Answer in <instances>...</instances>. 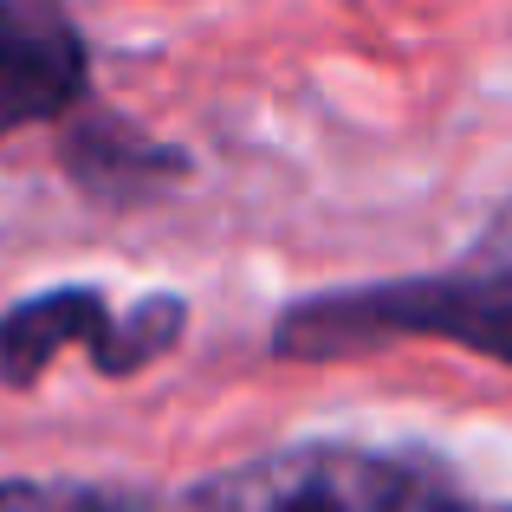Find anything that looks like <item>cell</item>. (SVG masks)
<instances>
[{"label": "cell", "instance_id": "6da1fadb", "mask_svg": "<svg viewBox=\"0 0 512 512\" xmlns=\"http://www.w3.org/2000/svg\"><path fill=\"white\" fill-rule=\"evenodd\" d=\"M409 338L461 344L474 357L512 363V253L506 260H467L454 273H428V279H383V286L305 299L279 318L273 357L331 363Z\"/></svg>", "mask_w": 512, "mask_h": 512}, {"label": "cell", "instance_id": "7a4b0ae2", "mask_svg": "<svg viewBox=\"0 0 512 512\" xmlns=\"http://www.w3.org/2000/svg\"><path fill=\"white\" fill-rule=\"evenodd\" d=\"M182 512H480V506L461 487H448L435 467L312 441V448H279L201 480L182 500Z\"/></svg>", "mask_w": 512, "mask_h": 512}, {"label": "cell", "instance_id": "3957f363", "mask_svg": "<svg viewBox=\"0 0 512 512\" xmlns=\"http://www.w3.org/2000/svg\"><path fill=\"white\" fill-rule=\"evenodd\" d=\"M182 325H188L182 299H143L137 312L117 318L104 305V292L91 286L33 292V299L7 305V318H0V383L33 389L65 344H85L104 376H137L143 363L169 357L182 344Z\"/></svg>", "mask_w": 512, "mask_h": 512}, {"label": "cell", "instance_id": "277c9868", "mask_svg": "<svg viewBox=\"0 0 512 512\" xmlns=\"http://www.w3.org/2000/svg\"><path fill=\"white\" fill-rule=\"evenodd\" d=\"M85 91V39L59 0H0V137L46 124Z\"/></svg>", "mask_w": 512, "mask_h": 512}, {"label": "cell", "instance_id": "5b68a950", "mask_svg": "<svg viewBox=\"0 0 512 512\" xmlns=\"http://www.w3.org/2000/svg\"><path fill=\"white\" fill-rule=\"evenodd\" d=\"M0 512H124L85 480H0Z\"/></svg>", "mask_w": 512, "mask_h": 512}]
</instances>
